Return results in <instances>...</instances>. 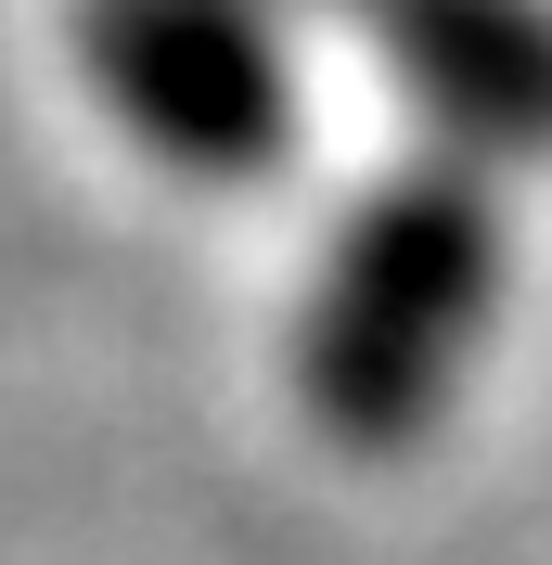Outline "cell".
Instances as JSON below:
<instances>
[{
    "label": "cell",
    "mask_w": 552,
    "mask_h": 565,
    "mask_svg": "<svg viewBox=\"0 0 552 565\" xmlns=\"http://www.w3.org/2000/svg\"><path fill=\"white\" fill-rule=\"evenodd\" d=\"M488 309V206L463 180H412L347 232L335 282L309 309V398L347 437H399L437 412Z\"/></svg>",
    "instance_id": "1"
},
{
    "label": "cell",
    "mask_w": 552,
    "mask_h": 565,
    "mask_svg": "<svg viewBox=\"0 0 552 565\" xmlns=\"http://www.w3.org/2000/svg\"><path fill=\"white\" fill-rule=\"evenodd\" d=\"M91 77L180 168H257L283 141V65L244 0H104L91 13Z\"/></svg>",
    "instance_id": "2"
}]
</instances>
